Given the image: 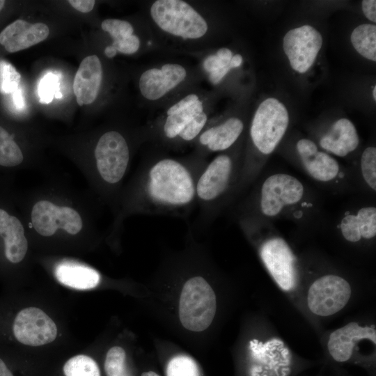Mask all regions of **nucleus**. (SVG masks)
I'll return each mask as SVG.
<instances>
[{"label":"nucleus","instance_id":"412c9836","mask_svg":"<svg viewBox=\"0 0 376 376\" xmlns=\"http://www.w3.org/2000/svg\"><path fill=\"white\" fill-rule=\"evenodd\" d=\"M32 166L15 132L0 124V177L13 178L15 173Z\"/></svg>","mask_w":376,"mask_h":376},{"label":"nucleus","instance_id":"a18cd8bd","mask_svg":"<svg viewBox=\"0 0 376 376\" xmlns=\"http://www.w3.org/2000/svg\"><path fill=\"white\" fill-rule=\"evenodd\" d=\"M6 1L3 0H0V13L3 10L4 6H5Z\"/></svg>","mask_w":376,"mask_h":376},{"label":"nucleus","instance_id":"49530a36","mask_svg":"<svg viewBox=\"0 0 376 376\" xmlns=\"http://www.w3.org/2000/svg\"><path fill=\"white\" fill-rule=\"evenodd\" d=\"M373 97L374 100H376V86H375L373 88Z\"/></svg>","mask_w":376,"mask_h":376},{"label":"nucleus","instance_id":"9d476101","mask_svg":"<svg viewBox=\"0 0 376 376\" xmlns=\"http://www.w3.org/2000/svg\"><path fill=\"white\" fill-rule=\"evenodd\" d=\"M292 363L290 350L280 338L250 341L248 376H289Z\"/></svg>","mask_w":376,"mask_h":376},{"label":"nucleus","instance_id":"a211bd4d","mask_svg":"<svg viewBox=\"0 0 376 376\" xmlns=\"http://www.w3.org/2000/svg\"><path fill=\"white\" fill-rule=\"evenodd\" d=\"M49 33V29L44 23L31 24L19 19L0 32V45L8 53H15L45 40Z\"/></svg>","mask_w":376,"mask_h":376},{"label":"nucleus","instance_id":"c756f323","mask_svg":"<svg viewBox=\"0 0 376 376\" xmlns=\"http://www.w3.org/2000/svg\"><path fill=\"white\" fill-rule=\"evenodd\" d=\"M126 354L123 348L114 346L110 348L104 361L107 376H130L125 366Z\"/></svg>","mask_w":376,"mask_h":376},{"label":"nucleus","instance_id":"e433bc0d","mask_svg":"<svg viewBox=\"0 0 376 376\" xmlns=\"http://www.w3.org/2000/svg\"><path fill=\"white\" fill-rule=\"evenodd\" d=\"M362 10L365 16L370 21L376 22V1L363 0L362 1Z\"/></svg>","mask_w":376,"mask_h":376},{"label":"nucleus","instance_id":"b1692460","mask_svg":"<svg viewBox=\"0 0 376 376\" xmlns=\"http://www.w3.org/2000/svg\"><path fill=\"white\" fill-rule=\"evenodd\" d=\"M243 130V122L238 118L231 117L202 132L198 141L204 150L224 151L237 141Z\"/></svg>","mask_w":376,"mask_h":376},{"label":"nucleus","instance_id":"a878e982","mask_svg":"<svg viewBox=\"0 0 376 376\" xmlns=\"http://www.w3.org/2000/svg\"><path fill=\"white\" fill-rule=\"evenodd\" d=\"M350 40L355 50L372 61H376V26L363 24L352 31Z\"/></svg>","mask_w":376,"mask_h":376},{"label":"nucleus","instance_id":"1a4fd4ad","mask_svg":"<svg viewBox=\"0 0 376 376\" xmlns=\"http://www.w3.org/2000/svg\"><path fill=\"white\" fill-rule=\"evenodd\" d=\"M289 125L285 107L274 97L260 103L253 118L249 134L256 151L262 155L273 152L283 139Z\"/></svg>","mask_w":376,"mask_h":376},{"label":"nucleus","instance_id":"39448f33","mask_svg":"<svg viewBox=\"0 0 376 376\" xmlns=\"http://www.w3.org/2000/svg\"><path fill=\"white\" fill-rule=\"evenodd\" d=\"M242 164L233 155L222 153L206 164L196 184L198 223L206 226L236 197Z\"/></svg>","mask_w":376,"mask_h":376},{"label":"nucleus","instance_id":"de8ad7c7","mask_svg":"<svg viewBox=\"0 0 376 376\" xmlns=\"http://www.w3.org/2000/svg\"><path fill=\"white\" fill-rule=\"evenodd\" d=\"M54 97H55L56 98H61L62 94H61L60 92H57V93L55 94Z\"/></svg>","mask_w":376,"mask_h":376},{"label":"nucleus","instance_id":"6ab92c4d","mask_svg":"<svg viewBox=\"0 0 376 376\" xmlns=\"http://www.w3.org/2000/svg\"><path fill=\"white\" fill-rule=\"evenodd\" d=\"M341 236L348 242L359 243L375 238L376 207L364 205L357 210L348 211L338 224Z\"/></svg>","mask_w":376,"mask_h":376},{"label":"nucleus","instance_id":"a19ab883","mask_svg":"<svg viewBox=\"0 0 376 376\" xmlns=\"http://www.w3.org/2000/svg\"><path fill=\"white\" fill-rule=\"evenodd\" d=\"M0 376H14L6 362L0 357Z\"/></svg>","mask_w":376,"mask_h":376},{"label":"nucleus","instance_id":"0eeeda50","mask_svg":"<svg viewBox=\"0 0 376 376\" xmlns=\"http://www.w3.org/2000/svg\"><path fill=\"white\" fill-rule=\"evenodd\" d=\"M216 309L215 293L204 277L196 275L186 281L179 301V318L185 328L196 332L206 329Z\"/></svg>","mask_w":376,"mask_h":376},{"label":"nucleus","instance_id":"bb28decb","mask_svg":"<svg viewBox=\"0 0 376 376\" xmlns=\"http://www.w3.org/2000/svg\"><path fill=\"white\" fill-rule=\"evenodd\" d=\"M65 376H100L97 363L91 357L79 354L70 358L63 368Z\"/></svg>","mask_w":376,"mask_h":376},{"label":"nucleus","instance_id":"f3484780","mask_svg":"<svg viewBox=\"0 0 376 376\" xmlns=\"http://www.w3.org/2000/svg\"><path fill=\"white\" fill-rule=\"evenodd\" d=\"M186 76V70L180 65L167 63L161 69L145 71L139 79V89L145 98L156 100L175 88Z\"/></svg>","mask_w":376,"mask_h":376},{"label":"nucleus","instance_id":"393cba45","mask_svg":"<svg viewBox=\"0 0 376 376\" xmlns=\"http://www.w3.org/2000/svg\"><path fill=\"white\" fill-rule=\"evenodd\" d=\"M202 112H203V103L198 100L189 107L167 116L162 125L164 138L170 141L179 139L180 134L191 120Z\"/></svg>","mask_w":376,"mask_h":376},{"label":"nucleus","instance_id":"f03ea898","mask_svg":"<svg viewBox=\"0 0 376 376\" xmlns=\"http://www.w3.org/2000/svg\"><path fill=\"white\" fill-rule=\"evenodd\" d=\"M13 194L30 239L76 241L94 235L98 228L100 204L90 191L51 179L24 191L14 189Z\"/></svg>","mask_w":376,"mask_h":376},{"label":"nucleus","instance_id":"79ce46f5","mask_svg":"<svg viewBox=\"0 0 376 376\" xmlns=\"http://www.w3.org/2000/svg\"><path fill=\"white\" fill-rule=\"evenodd\" d=\"M242 63V56L240 54H235L233 56L230 61V67L232 68H237L241 65Z\"/></svg>","mask_w":376,"mask_h":376},{"label":"nucleus","instance_id":"ea45409f","mask_svg":"<svg viewBox=\"0 0 376 376\" xmlns=\"http://www.w3.org/2000/svg\"><path fill=\"white\" fill-rule=\"evenodd\" d=\"M222 61L230 63V61L233 57L232 52L227 48L219 49L216 54Z\"/></svg>","mask_w":376,"mask_h":376},{"label":"nucleus","instance_id":"cd10ccee","mask_svg":"<svg viewBox=\"0 0 376 376\" xmlns=\"http://www.w3.org/2000/svg\"><path fill=\"white\" fill-rule=\"evenodd\" d=\"M360 173L363 181L369 189L376 191V148L367 147L360 159Z\"/></svg>","mask_w":376,"mask_h":376},{"label":"nucleus","instance_id":"37998d69","mask_svg":"<svg viewBox=\"0 0 376 376\" xmlns=\"http://www.w3.org/2000/svg\"><path fill=\"white\" fill-rule=\"evenodd\" d=\"M117 54V51L113 46H108L104 49V54L108 58H113Z\"/></svg>","mask_w":376,"mask_h":376},{"label":"nucleus","instance_id":"c85d7f7f","mask_svg":"<svg viewBox=\"0 0 376 376\" xmlns=\"http://www.w3.org/2000/svg\"><path fill=\"white\" fill-rule=\"evenodd\" d=\"M166 376H201L198 366L196 361L186 355H177L169 361Z\"/></svg>","mask_w":376,"mask_h":376},{"label":"nucleus","instance_id":"2f4dec72","mask_svg":"<svg viewBox=\"0 0 376 376\" xmlns=\"http://www.w3.org/2000/svg\"><path fill=\"white\" fill-rule=\"evenodd\" d=\"M101 27L104 31L109 33L113 41L128 37L134 31L130 23L118 19H107L102 22Z\"/></svg>","mask_w":376,"mask_h":376},{"label":"nucleus","instance_id":"aec40b11","mask_svg":"<svg viewBox=\"0 0 376 376\" xmlns=\"http://www.w3.org/2000/svg\"><path fill=\"white\" fill-rule=\"evenodd\" d=\"M102 79V68L96 55L84 58L75 74L73 91L79 106L93 103L99 93Z\"/></svg>","mask_w":376,"mask_h":376},{"label":"nucleus","instance_id":"dca6fc26","mask_svg":"<svg viewBox=\"0 0 376 376\" xmlns=\"http://www.w3.org/2000/svg\"><path fill=\"white\" fill-rule=\"evenodd\" d=\"M376 343V329L373 326H361L352 322L334 331L329 336L327 348L331 357L338 362L348 361L357 344L362 340Z\"/></svg>","mask_w":376,"mask_h":376},{"label":"nucleus","instance_id":"f704fd0d","mask_svg":"<svg viewBox=\"0 0 376 376\" xmlns=\"http://www.w3.org/2000/svg\"><path fill=\"white\" fill-rule=\"evenodd\" d=\"M229 64L220 59L217 55H210L205 58L203 68L210 74L229 66Z\"/></svg>","mask_w":376,"mask_h":376},{"label":"nucleus","instance_id":"4be33fe9","mask_svg":"<svg viewBox=\"0 0 376 376\" xmlns=\"http://www.w3.org/2000/svg\"><path fill=\"white\" fill-rule=\"evenodd\" d=\"M319 143L327 152L344 157L357 148L359 138L354 124L347 118H340L333 123Z\"/></svg>","mask_w":376,"mask_h":376},{"label":"nucleus","instance_id":"c03bdc74","mask_svg":"<svg viewBox=\"0 0 376 376\" xmlns=\"http://www.w3.org/2000/svg\"><path fill=\"white\" fill-rule=\"evenodd\" d=\"M141 376H159V375L155 372L148 371V372H145L142 373Z\"/></svg>","mask_w":376,"mask_h":376},{"label":"nucleus","instance_id":"20e7f679","mask_svg":"<svg viewBox=\"0 0 376 376\" xmlns=\"http://www.w3.org/2000/svg\"><path fill=\"white\" fill-rule=\"evenodd\" d=\"M313 207L311 194L299 179L286 173H275L265 178L248 199L240 221L266 217L303 221Z\"/></svg>","mask_w":376,"mask_h":376},{"label":"nucleus","instance_id":"58836bf2","mask_svg":"<svg viewBox=\"0 0 376 376\" xmlns=\"http://www.w3.org/2000/svg\"><path fill=\"white\" fill-rule=\"evenodd\" d=\"M230 69L231 68L229 65L218 71L210 73L209 75L210 81L213 84H219L221 81V79L224 77V76L230 71Z\"/></svg>","mask_w":376,"mask_h":376},{"label":"nucleus","instance_id":"4468645a","mask_svg":"<svg viewBox=\"0 0 376 376\" xmlns=\"http://www.w3.org/2000/svg\"><path fill=\"white\" fill-rule=\"evenodd\" d=\"M11 331L17 341L31 346L50 343L57 336L54 322L43 311L36 307L19 310L12 321Z\"/></svg>","mask_w":376,"mask_h":376},{"label":"nucleus","instance_id":"4c0bfd02","mask_svg":"<svg viewBox=\"0 0 376 376\" xmlns=\"http://www.w3.org/2000/svg\"><path fill=\"white\" fill-rule=\"evenodd\" d=\"M68 3L78 11L86 13L93 10L95 1L93 0H70Z\"/></svg>","mask_w":376,"mask_h":376},{"label":"nucleus","instance_id":"6e6552de","mask_svg":"<svg viewBox=\"0 0 376 376\" xmlns=\"http://www.w3.org/2000/svg\"><path fill=\"white\" fill-rule=\"evenodd\" d=\"M150 15L161 29L183 39L201 38L207 31L205 19L184 1H155L150 8Z\"/></svg>","mask_w":376,"mask_h":376},{"label":"nucleus","instance_id":"f257e3e1","mask_svg":"<svg viewBox=\"0 0 376 376\" xmlns=\"http://www.w3.org/2000/svg\"><path fill=\"white\" fill-rule=\"evenodd\" d=\"M205 164L201 159L162 157L141 166L122 189L111 234L118 233L134 214L187 218L196 205V184Z\"/></svg>","mask_w":376,"mask_h":376},{"label":"nucleus","instance_id":"5701e85b","mask_svg":"<svg viewBox=\"0 0 376 376\" xmlns=\"http://www.w3.org/2000/svg\"><path fill=\"white\" fill-rule=\"evenodd\" d=\"M54 274L61 284L77 290L95 288L100 281V274L96 269L69 259H63L56 263Z\"/></svg>","mask_w":376,"mask_h":376},{"label":"nucleus","instance_id":"2eb2a0df","mask_svg":"<svg viewBox=\"0 0 376 376\" xmlns=\"http://www.w3.org/2000/svg\"><path fill=\"white\" fill-rule=\"evenodd\" d=\"M322 45V35L310 25L290 30L283 42L292 68L299 73L306 72L313 65Z\"/></svg>","mask_w":376,"mask_h":376},{"label":"nucleus","instance_id":"ddd939ff","mask_svg":"<svg viewBox=\"0 0 376 376\" xmlns=\"http://www.w3.org/2000/svg\"><path fill=\"white\" fill-rule=\"evenodd\" d=\"M301 165L306 173L320 184L340 187L347 177L339 162L326 152L319 150L315 142L301 139L296 144Z\"/></svg>","mask_w":376,"mask_h":376},{"label":"nucleus","instance_id":"423d86ee","mask_svg":"<svg viewBox=\"0 0 376 376\" xmlns=\"http://www.w3.org/2000/svg\"><path fill=\"white\" fill-rule=\"evenodd\" d=\"M13 178L0 177V273H10L27 257L30 237L14 200Z\"/></svg>","mask_w":376,"mask_h":376},{"label":"nucleus","instance_id":"72a5a7b5","mask_svg":"<svg viewBox=\"0 0 376 376\" xmlns=\"http://www.w3.org/2000/svg\"><path fill=\"white\" fill-rule=\"evenodd\" d=\"M140 45L139 38L131 35L121 40H114L112 45L117 52L125 54H132L138 51Z\"/></svg>","mask_w":376,"mask_h":376},{"label":"nucleus","instance_id":"473e14b6","mask_svg":"<svg viewBox=\"0 0 376 376\" xmlns=\"http://www.w3.org/2000/svg\"><path fill=\"white\" fill-rule=\"evenodd\" d=\"M207 120V117L204 111L196 115L180 134L179 139L184 142H189L198 137Z\"/></svg>","mask_w":376,"mask_h":376},{"label":"nucleus","instance_id":"9b49d317","mask_svg":"<svg viewBox=\"0 0 376 376\" xmlns=\"http://www.w3.org/2000/svg\"><path fill=\"white\" fill-rule=\"evenodd\" d=\"M259 254L278 286L285 292L294 290L297 280V259L287 242L279 236L268 237L260 244Z\"/></svg>","mask_w":376,"mask_h":376},{"label":"nucleus","instance_id":"c9c22d12","mask_svg":"<svg viewBox=\"0 0 376 376\" xmlns=\"http://www.w3.org/2000/svg\"><path fill=\"white\" fill-rule=\"evenodd\" d=\"M198 100V97L195 94H190L173 104L167 111V116L181 111Z\"/></svg>","mask_w":376,"mask_h":376},{"label":"nucleus","instance_id":"7c9ffc66","mask_svg":"<svg viewBox=\"0 0 376 376\" xmlns=\"http://www.w3.org/2000/svg\"><path fill=\"white\" fill-rule=\"evenodd\" d=\"M20 75L15 68L6 61L0 62V91L13 93L17 90Z\"/></svg>","mask_w":376,"mask_h":376},{"label":"nucleus","instance_id":"7ed1b4c3","mask_svg":"<svg viewBox=\"0 0 376 376\" xmlns=\"http://www.w3.org/2000/svg\"><path fill=\"white\" fill-rule=\"evenodd\" d=\"M131 149L125 136L111 130L102 134L91 156L78 162L90 193L102 205L115 210L124 180L129 172Z\"/></svg>","mask_w":376,"mask_h":376},{"label":"nucleus","instance_id":"f8f14e48","mask_svg":"<svg viewBox=\"0 0 376 376\" xmlns=\"http://www.w3.org/2000/svg\"><path fill=\"white\" fill-rule=\"evenodd\" d=\"M351 294V286L346 279L336 274H325L310 285L307 305L316 315L331 316L346 306Z\"/></svg>","mask_w":376,"mask_h":376}]
</instances>
